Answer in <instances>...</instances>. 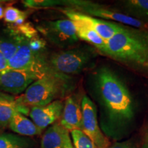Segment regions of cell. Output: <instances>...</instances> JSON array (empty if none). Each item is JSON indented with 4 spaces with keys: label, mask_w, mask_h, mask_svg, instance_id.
Segmentation results:
<instances>
[{
    "label": "cell",
    "mask_w": 148,
    "mask_h": 148,
    "mask_svg": "<svg viewBox=\"0 0 148 148\" xmlns=\"http://www.w3.org/2000/svg\"><path fill=\"white\" fill-rule=\"evenodd\" d=\"M72 87L71 76L53 71L35 80L21 96L16 98V101L29 108L45 106L65 96Z\"/></svg>",
    "instance_id": "cell-3"
},
{
    "label": "cell",
    "mask_w": 148,
    "mask_h": 148,
    "mask_svg": "<svg viewBox=\"0 0 148 148\" xmlns=\"http://www.w3.org/2000/svg\"><path fill=\"white\" fill-rule=\"evenodd\" d=\"M8 69V61L0 51V73Z\"/></svg>",
    "instance_id": "cell-25"
},
{
    "label": "cell",
    "mask_w": 148,
    "mask_h": 148,
    "mask_svg": "<svg viewBox=\"0 0 148 148\" xmlns=\"http://www.w3.org/2000/svg\"><path fill=\"white\" fill-rule=\"evenodd\" d=\"M143 148H148V142L143 146Z\"/></svg>",
    "instance_id": "cell-27"
},
{
    "label": "cell",
    "mask_w": 148,
    "mask_h": 148,
    "mask_svg": "<svg viewBox=\"0 0 148 148\" xmlns=\"http://www.w3.org/2000/svg\"><path fill=\"white\" fill-rule=\"evenodd\" d=\"M64 129L60 123H55L49 127L42 136L41 148H62Z\"/></svg>",
    "instance_id": "cell-16"
},
{
    "label": "cell",
    "mask_w": 148,
    "mask_h": 148,
    "mask_svg": "<svg viewBox=\"0 0 148 148\" xmlns=\"http://www.w3.org/2000/svg\"><path fill=\"white\" fill-rule=\"evenodd\" d=\"M64 3L70 5L73 7V10L78 11L82 13L94 16V17L105 20V21H112L122 25L130 26L136 28H145L148 27L147 24L137 19L125 15L115 8H110L106 5L92 2L89 1H81V0H71L64 1Z\"/></svg>",
    "instance_id": "cell-6"
},
{
    "label": "cell",
    "mask_w": 148,
    "mask_h": 148,
    "mask_svg": "<svg viewBox=\"0 0 148 148\" xmlns=\"http://www.w3.org/2000/svg\"><path fill=\"white\" fill-rule=\"evenodd\" d=\"M120 4L122 13L148 25V0H125Z\"/></svg>",
    "instance_id": "cell-14"
},
{
    "label": "cell",
    "mask_w": 148,
    "mask_h": 148,
    "mask_svg": "<svg viewBox=\"0 0 148 148\" xmlns=\"http://www.w3.org/2000/svg\"><path fill=\"white\" fill-rule=\"evenodd\" d=\"M36 79L34 75L27 72L9 68L0 73V90L9 93L19 94L25 91Z\"/></svg>",
    "instance_id": "cell-10"
},
{
    "label": "cell",
    "mask_w": 148,
    "mask_h": 148,
    "mask_svg": "<svg viewBox=\"0 0 148 148\" xmlns=\"http://www.w3.org/2000/svg\"><path fill=\"white\" fill-rule=\"evenodd\" d=\"M60 123L69 132L75 130H82V101L80 103L74 96L70 95L66 98Z\"/></svg>",
    "instance_id": "cell-12"
},
{
    "label": "cell",
    "mask_w": 148,
    "mask_h": 148,
    "mask_svg": "<svg viewBox=\"0 0 148 148\" xmlns=\"http://www.w3.org/2000/svg\"><path fill=\"white\" fill-rule=\"evenodd\" d=\"M4 9L2 5L0 4V19H2L4 16Z\"/></svg>",
    "instance_id": "cell-26"
},
{
    "label": "cell",
    "mask_w": 148,
    "mask_h": 148,
    "mask_svg": "<svg viewBox=\"0 0 148 148\" xmlns=\"http://www.w3.org/2000/svg\"><path fill=\"white\" fill-rule=\"evenodd\" d=\"M62 12L73 23L82 24L93 29L105 41L110 40L114 35L121 32L125 25L115 22L105 21L88 14L82 13L71 8H66Z\"/></svg>",
    "instance_id": "cell-8"
},
{
    "label": "cell",
    "mask_w": 148,
    "mask_h": 148,
    "mask_svg": "<svg viewBox=\"0 0 148 148\" xmlns=\"http://www.w3.org/2000/svg\"><path fill=\"white\" fill-rule=\"evenodd\" d=\"M9 127L13 132L23 136L38 135L41 134L42 131L32 120L20 112H16L14 114Z\"/></svg>",
    "instance_id": "cell-15"
},
{
    "label": "cell",
    "mask_w": 148,
    "mask_h": 148,
    "mask_svg": "<svg viewBox=\"0 0 148 148\" xmlns=\"http://www.w3.org/2000/svg\"><path fill=\"white\" fill-rule=\"evenodd\" d=\"M82 130L90 138L96 148H108L110 142L98 124L97 107L88 96L82 99Z\"/></svg>",
    "instance_id": "cell-9"
},
{
    "label": "cell",
    "mask_w": 148,
    "mask_h": 148,
    "mask_svg": "<svg viewBox=\"0 0 148 148\" xmlns=\"http://www.w3.org/2000/svg\"><path fill=\"white\" fill-rule=\"evenodd\" d=\"M28 146L25 138L12 134H0V148H27Z\"/></svg>",
    "instance_id": "cell-18"
},
{
    "label": "cell",
    "mask_w": 148,
    "mask_h": 148,
    "mask_svg": "<svg viewBox=\"0 0 148 148\" xmlns=\"http://www.w3.org/2000/svg\"><path fill=\"white\" fill-rule=\"evenodd\" d=\"M73 23L75 26L79 39L87 42L97 49V52H100L106 45V41L93 29L85 26L82 24Z\"/></svg>",
    "instance_id": "cell-17"
},
{
    "label": "cell",
    "mask_w": 148,
    "mask_h": 148,
    "mask_svg": "<svg viewBox=\"0 0 148 148\" xmlns=\"http://www.w3.org/2000/svg\"><path fill=\"white\" fill-rule=\"evenodd\" d=\"M95 56L94 49L78 47L53 53L47 60L53 70L70 76L82 73L89 67Z\"/></svg>",
    "instance_id": "cell-4"
},
{
    "label": "cell",
    "mask_w": 148,
    "mask_h": 148,
    "mask_svg": "<svg viewBox=\"0 0 148 148\" xmlns=\"http://www.w3.org/2000/svg\"><path fill=\"white\" fill-rule=\"evenodd\" d=\"M63 107L64 103L57 99L45 106L31 107L29 115L36 126L42 130L60 117Z\"/></svg>",
    "instance_id": "cell-11"
},
{
    "label": "cell",
    "mask_w": 148,
    "mask_h": 148,
    "mask_svg": "<svg viewBox=\"0 0 148 148\" xmlns=\"http://www.w3.org/2000/svg\"><path fill=\"white\" fill-rule=\"evenodd\" d=\"M71 134L75 148H96L90 138L82 130L71 131Z\"/></svg>",
    "instance_id": "cell-20"
},
{
    "label": "cell",
    "mask_w": 148,
    "mask_h": 148,
    "mask_svg": "<svg viewBox=\"0 0 148 148\" xmlns=\"http://www.w3.org/2000/svg\"><path fill=\"white\" fill-rule=\"evenodd\" d=\"M27 42H28V45L30 49L34 52H43V50L45 48V41L38 36H36L34 38H31V39L27 40Z\"/></svg>",
    "instance_id": "cell-22"
},
{
    "label": "cell",
    "mask_w": 148,
    "mask_h": 148,
    "mask_svg": "<svg viewBox=\"0 0 148 148\" xmlns=\"http://www.w3.org/2000/svg\"><path fill=\"white\" fill-rule=\"evenodd\" d=\"M99 53L148 77V27L124 29L106 41Z\"/></svg>",
    "instance_id": "cell-2"
},
{
    "label": "cell",
    "mask_w": 148,
    "mask_h": 148,
    "mask_svg": "<svg viewBox=\"0 0 148 148\" xmlns=\"http://www.w3.org/2000/svg\"><path fill=\"white\" fill-rule=\"evenodd\" d=\"M93 79L105 128L111 132L126 126L135 114L134 101L126 85L106 66L97 70Z\"/></svg>",
    "instance_id": "cell-1"
},
{
    "label": "cell",
    "mask_w": 148,
    "mask_h": 148,
    "mask_svg": "<svg viewBox=\"0 0 148 148\" xmlns=\"http://www.w3.org/2000/svg\"><path fill=\"white\" fill-rule=\"evenodd\" d=\"M62 148H75L73 143H72L71 137H70L69 132L68 130H66L64 134Z\"/></svg>",
    "instance_id": "cell-24"
},
{
    "label": "cell",
    "mask_w": 148,
    "mask_h": 148,
    "mask_svg": "<svg viewBox=\"0 0 148 148\" xmlns=\"http://www.w3.org/2000/svg\"><path fill=\"white\" fill-rule=\"evenodd\" d=\"M8 67L27 72L34 75L37 79L54 71L49 66L47 58L43 52L32 51L29 47L27 39L22 37L16 53L8 60Z\"/></svg>",
    "instance_id": "cell-5"
},
{
    "label": "cell",
    "mask_w": 148,
    "mask_h": 148,
    "mask_svg": "<svg viewBox=\"0 0 148 148\" xmlns=\"http://www.w3.org/2000/svg\"><path fill=\"white\" fill-rule=\"evenodd\" d=\"M21 37L14 36V38L10 39H0V51L3 53L7 60H9L14 55L19 45Z\"/></svg>",
    "instance_id": "cell-19"
},
{
    "label": "cell",
    "mask_w": 148,
    "mask_h": 148,
    "mask_svg": "<svg viewBox=\"0 0 148 148\" xmlns=\"http://www.w3.org/2000/svg\"><path fill=\"white\" fill-rule=\"evenodd\" d=\"M37 29L60 47L72 45L79 40L75 25L69 18L44 22L37 27Z\"/></svg>",
    "instance_id": "cell-7"
},
{
    "label": "cell",
    "mask_w": 148,
    "mask_h": 148,
    "mask_svg": "<svg viewBox=\"0 0 148 148\" xmlns=\"http://www.w3.org/2000/svg\"><path fill=\"white\" fill-rule=\"evenodd\" d=\"M108 148H137V147L131 140H125L122 142H116Z\"/></svg>",
    "instance_id": "cell-23"
},
{
    "label": "cell",
    "mask_w": 148,
    "mask_h": 148,
    "mask_svg": "<svg viewBox=\"0 0 148 148\" xmlns=\"http://www.w3.org/2000/svg\"><path fill=\"white\" fill-rule=\"evenodd\" d=\"M27 13L23 11L20 10L19 9L15 8V7L9 5L4 9V20L7 23H14L19 19L20 18L23 16H27Z\"/></svg>",
    "instance_id": "cell-21"
},
{
    "label": "cell",
    "mask_w": 148,
    "mask_h": 148,
    "mask_svg": "<svg viewBox=\"0 0 148 148\" xmlns=\"http://www.w3.org/2000/svg\"><path fill=\"white\" fill-rule=\"evenodd\" d=\"M16 112L29 114V108L16 102V99L5 96H0V127H6Z\"/></svg>",
    "instance_id": "cell-13"
}]
</instances>
